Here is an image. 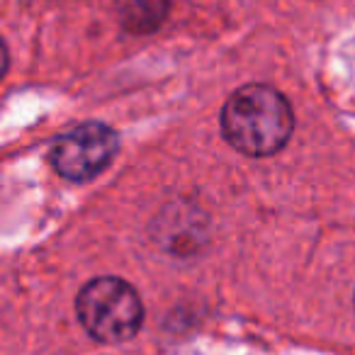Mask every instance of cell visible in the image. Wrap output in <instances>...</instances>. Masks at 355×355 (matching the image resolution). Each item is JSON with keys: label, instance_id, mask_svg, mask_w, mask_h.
<instances>
[{"label": "cell", "instance_id": "7a4b0ae2", "mask_svg": "<svg viewBox=\"0 0 355 355\" xmlns=\"http://www.w3.org/2000/svg\"><path fill=\"white\" fill-rule=\"evenodd\" d=\"M76 311L93 338L103 343H122L137 336L144 321V304L127 280L95 277L76 300Z\"/></svg>", "mask_w": 355, "mask_h": 355}, {"label": "cell", "instance_id": "6da1fadb", "mask_svg": "<svg viewBox=\"0 0 355 355\" xmlns=\"http://www.w3.org/2000/svg\"><path fill=\"white\" fill-rule=\"evenodd\" d=\"M295 114L280 90L248 83L227 100L222 110V132L236 151L253 158L272 156L292 137Z\"/></svg>", "mask_w": 355, "mask_h": 355}, {"label": "cell", "instance_id": "3957f363", "mask_svg": "<svg viewBox=\"0 0 355 355\" xmlns=\"http://www.w3.org/2000/svg\"><path fill=\"white\" fill-rule=\"evenodd\" d=\"M117 134L103 122H85L59 137L51 148V166L59 175L85 183L98 178L117 156Z\"/></svg>", "mask_w": 355, "mask_h": 355}, {"label": "cell", "instance_id": "277c9868", "mask_svg": "<svg viewBox=\"0 0 355 355\" xmlns=\"http://www.w3.org/2000/svg\"><path fill=\"white\" fill-rule=\"evenodd\" d=\"M124 25L132 32H148L161 25L168 0H119Z\"/></svg>", "mask_w": 355, "mask_h": 355}]
</instances>
